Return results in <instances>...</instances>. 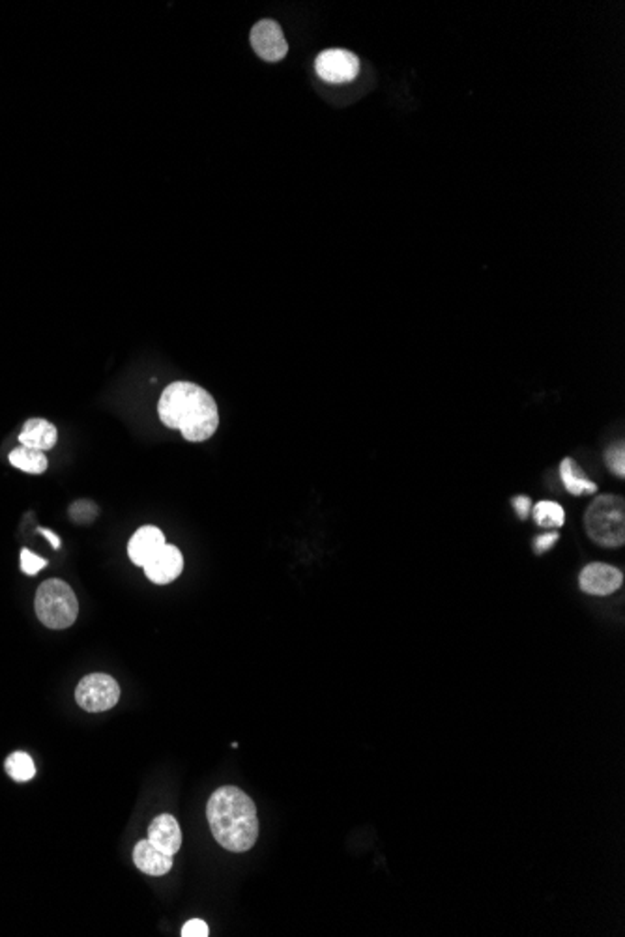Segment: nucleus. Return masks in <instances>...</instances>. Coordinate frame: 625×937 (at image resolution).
I'll return each instance as SVG.
<instances>
[{"label":"nucleus","instance_id":"nucleus-1","mask_svg":"<svg viewBox=\"0 0 625 937\" xmlns=\"http://www.w3.org/2000/svg\"><path fill=\"white\" fill-rule=\"evenodd\" d=\"M165 427L181 431L188 442H204L216 434L220 412L214 397L197 384L174 382L165 387L158 405Z\"/></svg>","mask_w":625,"mask_h":937},{"label":"nucleus","instance_id":"nucleus-2","mask_svg":"<svg viewBox=\"0 0 625 937\" xmlns=\"http://www.w3.org/2000/svg\"><path fill=\"white\" fill-rule=\"evenodd\" d=\"M206 818L218 844L232 854L251 850L259 838L255 803L236 786H223L210 795Z\"/></svg>","mask_w":625,"mask_h":937},{"label":"nucleus","instance_id":"nucleus-3","mask_svg":"<svg viewBox=\"0 0 625 937\" xmlns=\"http://www.w3.org/2000/svg\"><path fill=\"white\" fill-rule=\"evenodd\" d=\"M588 537L601 547H621L625 542V503L621 496L595 498L584 512Z\"/></svg>","mask_w":625,"mask_h":937},{"label":"nucleus","instance_id":"nucleus-4","mask_svg":"<svg viewBox=\"0 0 625 937\" xmlns=\"http://www.w3.org/2000/svg\"><path fill=\"white\" fill-rule=\"evenodd\" d=\"M34 609L38 620L49 629H68L75 623L79 614V602L75 591L58 579L45 581L36 593Z\"/></svg>","mask_w":625,"mask_h":937},{"label":"nucleus","instance_id":"nucleus-5","mask_svg":"<svg viewBox=\"0 0 625 937\" xmlns=\"http://www.w3.org/2000/svg\"><path fill=\"white\" fill-rule=\"evenodd\" d=\"M75 700L88 713H102L121 700V687L107 674H91L79 681Z\"/></svg>","mask_w":625,"mask_h":937},{"label":"nucleus","instance_id":"nucleus-6","mask_svg":"<svg viewBox=\"0 0 625 937\" xmlns=\"http://www.w3.org/2000/svg\"><path fill=\"white\" fill-rule=\"evenodd\" d=\"M315 72L326 83H350L360 75V60L347 49H326L315 60Z\"/></svg>","mask_w":625,"mask_h":937},{"label":"nucleus","instance_id":"nucleus-7","mask_svg":"<svg viewBox=\"0 0 625 937\" xmlns=\"http://www.w3.org/2000/svg\"><path fill=\"white\" fill-rule=\"evenodd\" d=\"M251 47L266 63H279L288 53V44L278 21L262 19L251 28Z\"/></svg>","mask_w":625,"mask_h":937},{"label":"nucleus","instance_id":"nucleus-8","mask_svg":"<svg viewBox=\"0 0 625 937\" xmlns=\"http://www.w3.org/2000/svg\"><path fill=\"white\" fill-rule=\"evenodd\" d=\"M579 584L581 590L588 595H612L618 591L623 584V574L612 565L607 563H590L586 565L579 574Z\"/></svg>","mask_w":625,"mask_h":937},{"label":"nucleus","instance_id":"nucleus-9","mask_svg":"<svg viewBox=\"0 0 625 937\" xmlns=\"http://www.w3.org/2000/svg\"><path fill=\"white\" fill-rule=\"evenodd\" d=\"M182 571H184V556L172 545H165L151 561L144 563L146 579L160 586L174 582L178 577H181Z\"/></svg>","mask_w":625,"mask_h":937},{"label":"nucleus","instance_id":"nucleus-10","mask_svg":"<svg viewBox=\"0 0 625 937\" xmlns=\"http://www.w3.org/2000/svg\"><path fill=\"white\" fill-rule=\"evenodd\" d=\"M148 842L167 855H176L182 848V829L171 814H161L148 827Z\"/></svg>","mask_w":625,"mask_h":937},{"label":"nucleus","instance_id":"nucleus-11","mask_svg":"<svg viewBox=\"0 0 625 937\" xmlns=\"http://www.w3.org/2000/svg\"><path fill=\"white\" fill-rule=\"evenodd\" d=\"M165 545H167L165 535H163V532L160 528H156V526H142L130 539L128 554H130V560L135 565L144 567V563L151 561Z\"/></svg>","mask_w":625,"mask_h":937},{"label":"nucleus","instance_id":"nucleus-12","mask_svg":"<svg viewBox=\"0 0 625 937\" xmlns=\"http://www.w3.org/2000/svg\"><path fill=\"white\" fill-rule=\"evenodd\" d=\"M133 863L135 866L148 875H165L172 868V855H167L160 852L158 848L146 840H141L135 844L133 850Z\"/></svg>","mask_w":625,"mask_h":937},{"label":"nucleus","instance_id":"nucleus-13","mask_svg":"<svg viewBox=\"0 0 625 937\" xmlns=\"http://www.w3.org/2000/svg\"><path fill=\"white\" fill-rule=\"evenodd\" d=\"M58 433L53 423L45 419H28L19 434V442L26 447L49 451L56 445Z\"/></svg>","mask_w":625,"mask_h":937},{"label":"nucleus","instance_id":"nucleus-14","mask_svg":"<svg viewBox=\"0 0 625 937\" xmlns=\"http://www.w3.org/2000/svg\"><path fill=\"white\" fill-rule=\"evenodd\" d=\"M560 477L563 481L565 489H568L573 496L593 494L595 491H598V485H595L593 481H590L586 477V473L582 472V468L573 459H570V457L562 461V464H560Z\"/></svg>","mask_w":625,"mask_h":937},{"label":"nucleus","instance_id":"nucleus-15","mask_svg":"<svg viewBox=\"0 0 625 937\" xmlns=\"http://www.w3.org/2000/svg\"><path fill=\"white\" fill-rule=\"evenodd\" d=\"M10 463L21 470V472H26V473H44L49 466V461L45 457V451H40V449H33V447H26V445H21L17 449H14L10 453Z\"/></svg>","mask_w":625,"mask_h":937},{"label":"nucleus","instance_id":"nucleus-16","mask_svg":"<svg viewBox=\"0 0 625 937\" xmlns=\"http://www.w3.org/2000/svg\"><path fill=\"white\" fill-rule=\"evenodd\" d=\"M533 521L542 528H562L565 522L563 507L556 502L543 500L533 505Z\"/></svg>","mask_w":625,"mask_h":937},{"label":"nucleus","instance_id":"nucleus-17","mask_svg":"<svg viewBox=\"0 0 625 937\" xmlns=\"http://www.w3.org/2000/svg\"><path fill=\"white\" fill-rule=\"evenodd\" d=\"M5 769H6L8 776L14 778L15 782H28L31 778H34V775H36L34 760L26 752H14V754H10L6 764H5Z\"/></svg>","mask_w":625,"mask_h":937},{"label":"nucleus","instance_id":"nucleus-18","mask_svg":"<svg viewBox=\"0 0 625 937\" xmlns=\"http://www.w3.org/2000/svg\"><path fill=\"white\" fill-rule=\"evenodd\" d=\"M70 517L77 524H88V522H93L98 517V507L93 502H88V500L75 502L70 507Z\"/></svg>","mask_w":625,"mask_h":937},{"label":"nucleus","instance_id":"nucleus-19","mask_svg":"<svg viewBox=\"0 0 625 937\" xmlns=\"http://www.w3.org/2000/svg\"><path fill=\"white\" fill-rule=\"evenodd\" d=\"M605 461L612 473H616L618 477H625V445H623V442L614 444L612 447L607 449Z\"/></svg>","mask_w":625,"mask_h":937},{"label":"nucleus","instance_id":"nucleus-20","mask_svg":"<svg viewBox=\"0 0 625 937\" xmlns=\"http://www.w3.org/2000/svg\"><path fill=\"white\" fill-rule=\"evenodd\" d=\"M45 565H47V560L40 558L38 554L31 552L28 549H24V551L21 552V569H23V572H26V574H36V572H38V571H42Z\"/></svg>","mask_w":625,"mask_h":937},{"label":"nucleus","instance_id":"nucleus-21","mask_svg":"<svg viewBox=\"0 0 625 937\" xmlns=\"http://www.w3.org/2000/svg\"><path fill=\"white\" fill-rule=\"evenodd\" d=\"M208 935H210V930H208V924L200 919H191L182 928V937H208Z\"/></svg>","mask_w":625,"mask_h":937},{"label":"nucleus","instance_id":"nucleus-22","mask_svg":"<svg viewBox=\"0 0 625 937\" xmlns=\"http://www.w3.org/2000/svg\"><path fill=\"white\" fill-rule=\"evenodd\" d=\"M558 537H560V535H558V532H549V533L540 535L538 539L533 541V551H535V554H543V552L551 551V549L554 547V542L558 541Z\"/></svg>","mask_w":625,"mask_h":937},{"label":"nucleus","instance_id":"nucleus-23","mask_svg":"<svg viewBox=\"0 0 625 937\" xmlns=\"http://www.w3.org/2000/svg\"><path fill=\"white\" fill-rule=\"evenodd\" d=\"M513 507L517 511L519 519L526 521L528 515H530V511H532V500L528 496H517V498H513Z\"/></svg>","mask_w":625,"mask_h":937},{"label":"nucleus","instance_id":"nucleus-24","mask_svg":"<svg viewBox=\"0 0 625 937\" xmlns=\"http://www.w3.org/2000/svg\"><path fill=\"white\" fill-rule=\"evenodd\" d=\"M38 532H40V533H42L44 537H47V539H49V542H51V547H53L54 551H58V549H61V537H56V535H54L53 532H49V530H45V528H40Z\"/></svg>","mask_w":625,"mask_h":937}]
</instances>
